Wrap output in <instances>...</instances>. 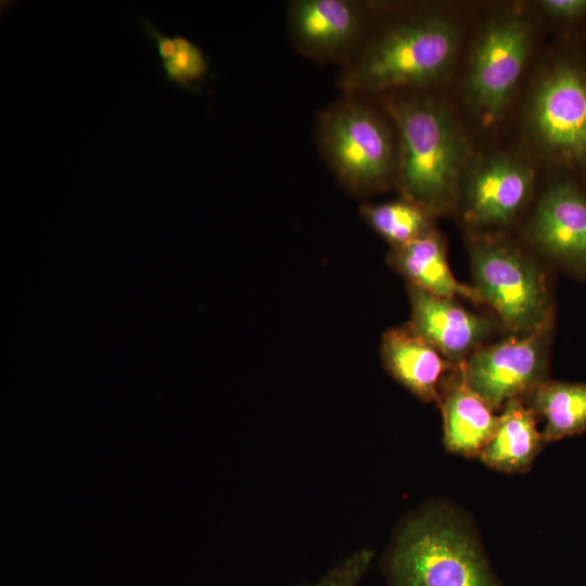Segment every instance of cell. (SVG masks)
Here are the masks:
<instances>
[{
  "mask_svg": "<svg viewBox=\"0 0 586 586\" xmlns=\"http://www.w3.org/2000/svg\"><path fill=\"white\" fill-rule=\"evenodd\" d=\"M381 104L395 126V183L403 199L441 214L457 201L470 165L466 137L440 100L421 93L383 94Z\"/></svg>",
  "mask_w": 586,
  "mask_h": 586,
  "instance_id": "obj_1",
  "label": "cell"
},
{
  "mask_svg": "<svg viewBox=\"0 0 586 586\" xmlns=\"http://www.w3.org/2000/svg\"><path fill=\"white\" fill-rule=\"evenodd\" d=\"M459 43L458 24L442 13L398 17L364 41L343 66L337 87L343 94L365 98L423 88L448 72Z\"/></svg>",
  "mask_w": 586,
  "mask_h": 586,
  "instance_id": "obj_2",
  "label": "cell"
},
{
  "mask_svg": "<svg viewBox=\"0 0 586 586\" xmlns=\"http://www.w3.org/2000/svg\"><path fill=\"white\" fill-rule=\"evenodd\" d=\"M382 570L388 586H500L474 530L442 505L403 523Z\"/></svg>",
  "mask_w": 586,
  "mask_h": 586,
  "instance_id": "obj_3",
  "label": "cell"
},
{
  "mask_svg": "<svg viewBox=\"0 0 586 586\" xmlns=\"http://www.w3.org/2000/svg\"><path fill=\"white\" fill-rule=\"evenodd\" d=\"M318 151L336 181L366 195L395 181L397 137L365 97L343 94L317 116Z\"/></svg>",
  "mask_w": 586,
  "mask_h": 586,
  "instance_id": "obj_4",
  "label": "cell"
},
{
  "mask_svg": "<svg viewBox=\"0 0 586 586\" xmlns=\"http://www.w3.org/2000/svg\"><path fill=\"white\" fill-rule=\"evenodd\" d=\"M525 120L538 154L586 187V62L577 53H559L542 68Z\"/></svg>",
  "mask_w": 586,
  "mask_h": 586,
  "instance_id": "obj_5",
  "label": "cell"
},
{
  "mask_svg": "<svg viewBox=\"0 0 586 586\" xmlns=\"http://www.w3.org/2000/svg\"><path fill=\"white\" fill-rule=\"evenodd\" d=\"M470 258L474 288L507 329L524 334L553 321L546 276L521 250L483 240L471 245Z\"/></svg>",
  "mask_w": 586,
  "mask_h": 586,
  "instance_id": "obj_6",
  "label": "cell"
},
{
  "mask_svg": "<svg viewBox=\"0 0 586 586\" xmlns=\"http://www.w3.org/2000/svg\"><path fill=\"white\" fill-rule=\"evenodd\" d=\"M534 28L527 15L508 11L491 17L470 53L467 100L485 125L501 120L530 55Z\"/></svg>",
  "mask_w": 586,
  "mask_h": 586,
  "instance_id": "obj_7",
  "label": "cell"
},
{
  "mask_svg": "<svg viewBox=\"0 0 586 586\" xmlns=\"http://www.w3.org/2000/svg\"><path fill=\"white\" fill-rule=\"evenodd\" d=\"M553 321L498 343L479 346L462 362L468 385L493 409L531 394L546 381Z\"/></svg>",
  "mask_w": 586,
  "mask_h": 586,
  "instance_id": "obj_8",
  "label": "cell"
},
{
  "mask_svg": "<svg viewBox=\"0 0 586 586\" xmlns=\"http://www.w3.org/2000/svg\"><path fill=\"white\" fill-rule=\"evenodd\" d=\"M374 5L356 0H295L286 25L294 49L317 63L346 65L358 52Z\"/></svg>",
  "mask_w": 586,
  "mask_h": 586,
  "instance_id": "obj_9",
  "label": "cell"
},
{
  "mask_svg": "<svg viewBox=\"0 0 586 586\" xmlns=\"http://www.w3.org/2000/svg\"><path fill=\"white\" fill-rule=\"evenodd\" d=\"M527 233L561 268L586 280V187L578 179L569 174L545 189Z\"/></svg>",
  "mask_w": 586,
  "mask_h": 586,
  "instance_id": "obj_10",
  "label": "cell"
},
{
  "mask_svg": "<svg viewBox=\"0 0 586 586\" xmlns=\"http://www.w3.org/2000/svg\"><path fill=\"white\" fill-rule=\"evenodd\" d=\"M533 184L532 167L517 157L496 154L470 163L461 184L464 216L480 227L507 225L526 203Z\"/></svg>",
  "mask_w": 586,
  "mask_h": 586,
  "instance_id": "obj_11",
  "label": "cell"
},
{
  "mask_svg": "<svg viewBox=\"0 0 586 586\" xmlns=\"http://www.w3.org/2000/svg\"><path fill=\"white\" fill-rule=\"evenodd\" d=\"M408 294L409 326L449 361H464L492 332L491 320L464 309L454 298L440 297L410 284Z\"/></svg>",
  "mask_w": 586,
  "mask_h": 586,
  "instance_id": "obj_12",
  "label": "cell"
},
{
  "mask_svg": "<svg viewBox=\"0 0 586 586\" xmlns=\"http://www.w3.org/2000/svg\"><path fill=\"white\" fill-rule=\"evenodd\" d=\"M381 358L387 372L426 403H440L459 364L449 362L409 323L388 329L382 336Z\"/></svg>",
  "mask_w": 586,
  "mask_h": 586,
  "instance_id": "obj_13",
  "label": "cell"
},
{
  "mask_svg": "<svg viewBox=\"0 0 586 586\" xmlns=\"http://www.w3.org/2000/svg\"><path fill=\"white\" fill-rule=\"evenodd\" d=\"M462 362L446 384L438 403L444 422V445L450 453L479 458L497 431L499 416L468 385Z\"/></svg>",
  "mask_w": 586,
  "mask_h": 586,
  "instance_id": "obj_14",
  "label": "cell"
},
{
  "mask_svg": "<svg viewBox=\"0 0 586 586\" xmlns=\"http://www.w3.org/2000/svg\"><path fill=\"white\" fill-rule=\"evenodd\" d=\"M388 262L410 285L440 297L461 296L483 303L475 288L468 286L454 277L443 241L433 229L407 244L393 247Z\"/></svg>",
  "mask_w": 586,
  "mask_h": 586,
  "instance_id": "obj_15",
  "label": "cell"
},
{
  "mask_svg": "<svg viewBox=\"0 0 586 586\" xmlns=\"http://www.w3.org/2000/svg\"><path fill=\"white\" fill-rule=\"evenodd\" d=\"M544 444L534 411L521 398L512 399L502 407L497 431L479 459L492 469L521 473L531 468Z\"/></svg>",
  "mask_w": 586,
  "mask_h": 586,
  "instance_id": "obj_16",
  "label": "cell"
},
{
  "mask_svg": "<svg viewBox=\"0 0 586 586\" xmlns=\"http://www.w3.org/2000/svg\"><path fill=\"white\" fill-rule=\"evenodd\" d=\"M530 395V408L546 420L542 432L545 443L586 431V382L546 380Z\"/></svg>",
  "mask_w": 586,
  "mask_h": 586,
  "instance_id": "obj_17",
  "label": "cell"
},
{
  "mask_svg": "<svg viewBox=\"0 0 586 586\" xmlns=\"http://www.w3.org/2000/svg\"><path fill=\"white\" fill-rule=\"evenodd\" d=\"M360 214L392 247L407 244L431 231V214L406 200L365 204Z\"/></svg>",
  "mask_w": 586,
  "mask_h": 586,
  "instance_id": "obj_18",
  "label": "cell"
},
{
  "mask_svg": "<svg viewBox=\"0 0 586 586\" xmlns=\"http://www.w3.org/2000/svg\"><path fill=\"white\" fill-rule=\"evenodd\" d=\"M176 52L168 61L161 62L167 81L198 92L209 75V58L200 46L187 37L175 35Z\"/></svg>",
  "mask_w": 586,
  "mask_h": 586,
  "instance_id": "obj_19",
  "label": "cell"
},
{
  "mask_svg": "<svg viewBox=\"0 0 586 586\" xmlns=\"http://www.w3.org/2000/svg\"><path fill=\"white\" fill-rule=\"evenodd\" d=\"M373 559V551L360 548L348 555L316 582L305 586H358L365 577Z\"/></svg>",
  "mask_w": 586,
  "mask_h": 586,
  "instance_id": "obj_20",
  "label": "cell"
},
{
  "mask_svg": "<svg viewBox=\"0 0 586 586\" xmlns=\"http://www.w3.org/2000/svg\"><path fill=\"white\" fill-rule=\"evenodd\" d=\"M539 10L550 20L573 26L586 22V0H542Z\"/></svg>",
  "mask_w": 586,
  "mask_h": 586,
  "instance_id": "obj_21",
  "label": "cell"
},
{
  "mask_svg": "<svg viewBox=\"0 0 586 586\" xmlns=\"http://www.w3.org/2000/svg\"><path fill=\"white\" fill-rule=\"evenodd\" d=\"M140 23L146 37L155 43L161 62L168 61L173 58L176 52V41L174 36L169 37L160 31L153 21L146 16H141Z\"/></svg>",
  "mask_w": 586,
  "mask_h": 586,
  "instance_id": "obj_22",
  "label": "cell"
}]
</instances>
